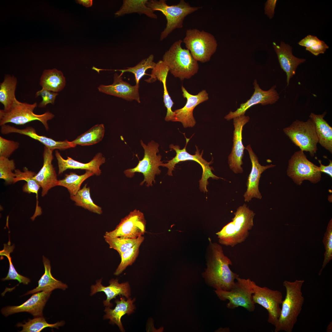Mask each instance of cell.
<instances>
[{
  "mask_svg": "<svg viewBox=\"0 0 332 332\" xmlns=\"http://www.w3.org/2000/svg\"><path fill=\"white\" fill-rule=\"evenodd\" d=\"M211 254L203 274L205 282L216 289L230 290L239 275L231 270L229 266L232 265V262L225 255L220 245L211 243Z\"/></svg>",
  "mask_w": 332,
  "mask_h": 332,
  "instance_id": "1",
  "label": "cell"
},
{
  "mask_svg": "<svg viewBox=\"0 0 332 332\" xmlns=\"http://www.w3.org/2000/svg\"><path fill=\"white\" fill-rule=\"evenodd\" d=\"M304 282V280H298L283 282V285L286 289V294L282 304L278 322L275 326V332H292L304 302V298L302 291Z\"/></svg>",
  "mask_w": 332,
  "mask_h": 332,
  "instance_id": "2",
  "label": "cell"
},
{
  "mask_svg": "<svg viewBox=\"0 0 332 332\" xmlns=\"http://www.w3.org/2000/svg\"><path fill=\"white\" fill-rule=\"evenodd\" d=\"M182 42L181 39L175 42L165 52L162 60L168 66L172 74L183 81L190 78L197 73L199 66L190 51L182 47Z\"/></svg>",
  "mask_w": 332,
  "mask_h": 332,
  "instance_id": "3",
  "label": "cell"
},
{
  "mask_svg": "<svg viewBox=\"0 0 332 332\" xmlns=\"http://www.w3.org/2000/svg\"><path fill=\"white\" fill-rule=\"evenodd\" d=\"M146 5L154 11L161 12L166 17L167 22L165 28L161 33V41L175 29L182 28L185 18L202 8L191 6L184 0H180L177 4L172 5H168L165 0H151L148 1Z\"/></svg>",
  "mask_w": 332,
  "mask_h": 332,
  "instance_id": "4",
  "label": "cell"
},
{
  "mask_svg": "<svg viewBox=\"0 0 332 332\" xmlns=\"http://www.w3.org/2000/svg\"><path fill=\"white\" fill-rule=\"evenodd\" d=\"M37 106L36 102L30 104L21 102L16 99L8 110H0V126L9 123L22 125L32 121H38L42 123L47 131L48 130V121L53 118L54 115L49 111L41 114H36L34 110Z\"/></svg>",
  "mask_w": 332,
  "mask_h": 332,
  "instance_id": "5",
  "label": "cell"
},
{
  "mask_svg": "<svg viewBox=\"0 0 332 332\" xmlns=\"http://www.w3.org/2000/svg\"><path fill=\"white\" fill-rule=\"evenodd\" d=\"M140 144L144 150L143 159L139 160L135 168L126 169L124 173L128 177H132L135 173H141L143 175L144 178L140 184L143 185L145 182L147 186H152V182H155L156 175L161 173L159 167L161 166L163 163L161 160V156L160 154H157L159 152V145L152 140L146 145L141 140Z\"/></svg>",
  "mask_w": 332,
  "mask_h": 332,
  "instance_id": "6",
  "label": "cell"
},
{
  "mask_svg": "<svg viewBox=\"0 0 332 332\" xmlns=\"http://www.w3.org/2000/svg\"><path fill=\"white\" fill-rule=\"evenodd\" d=\"M183 42L194 59L203 63L210 61L217 46L216 40L213 35L194 28L186 30Z\"/></svg>",
  "mask_w": 332,
  "mask_h": 332,
  "instance_id": "7",
  "label": "cell"
},
{
  "mask_svg": "<svg viewBox=\"0 0 332 332\" xmlns=\"http://www.w3.org/2000/svg\"><path fill=\"white\" fill-rule=\"evenodd\" d=\"M237 282L230 290L218 289L214 291L219 298L223 301L228 300L227 307L231 309L239 306L242 307L250 312L254 311L255 303L252 298L254 291L252 281L250 279H246L239 277L236 279Z\"/></svg>",
  "mask_w": 332,
  "mask_h": 332,
  "instance_id": "8",
  "label": "cell"
},
{
  "mask_svg": "<svg viewBox=\"0 0 332 332\" xmlns=\"http://www.w3.org/2000/svg\"><path fill=\"white\" fill-rule=\"evenodd\" d=\"M186 144L184 148L180 149L179 146L171 144L169 148L174 150L176 153V156L172 159L168 161L166 163L162 164L161 166L168 168L167 174L170 176H172V171L174 170L176 165L179 162L186 160H193L198 163L201 166L203 170L202 175L201 179L199 180V186L200 191L204 192H208L207 187L208 184V179L210 178L212 179L218 180L221 178L215 175L212 172L213 168L210 166L212 162H208L202 157L203 150L201 154L198 147L196 146V151L194 155H192L188 153L186 150V146L190 138H188L185 136Z\"/></svg>",
  "mask_w": 332,
  "mask_h": 332,
  "instance_id": "9",
  "label": "cell"
},
{
  "mask_svg": "<svg viewBox=\"0 0 332 332\" xmlns=\"http://www.w3.org/2000/svg\"><path fill=\"white\" fill-rule=\"evenodd\" d=\"M284 133L292 142L303 151L314 156L317 150L318 139L315 125L309 118L306 121L296 120L283 129Z\"/></svg>",
  "mask_w": 332,
  "mask_h": 332,
  "instance_id": "10",
  "label": "cell"
},
{
  "mask_svg": "<svg viewBox=\"0 0 332 332\" xmlns=\"http://www.w3.org/2000/svg\"><path fill=\"white\" fill-rule=\"evenodd\" d=\"M287 172L288 176L298 185L305 180L316 183L321 177L319 167L309 161L301 150L295 152L289 160Z\"/></svg>",
  "mask_w": 332,
  "mask_h": 332,
  "instance_id": "11",
  "label": "cell"
},
{
  "mask_svg": "<svg viewBox=\"0 0 332 332\" xmlns=\"http://www.w3.org/2000/svg\"><path fill=\"white\" fill-rule=\"evenodd\" d=\"M254 291L252 298L254 303L266 309L268 312V322L275 326L277 324L281 310L280 305L283 301L282 293L267 287H261L252 281Z\"/></svg>",
  "mask_w": 332,
  "mask_h": 332,
  "instance_id": "12",
  "label": "cell"
},
{
  "mask_svg": "<svg viewBox=\"0 0 332 332\" xmlns=\"http://www.w3.org/2000/svg\"><path fill=\"white\" fill-rule=\"evenodd\" d=\"M146 222L143 213L135 209L121 219L114 230L106 232L104 237L138 238L145 233Z\"/></svg>",
  "mask_w": 332,
  "mask_h": 332,
  "instance_id": "13",
  "label": "cell"
},
{
  "mask_svg": "<svg viewBox=\"0 0 332 332\" xmlns=\"http://www.w3.org/2000/svg\"><path fill=\"white\" fill-rule=\"evenodd\" d=\"M250 120L248 116L243 115L233 119L234 130L233 144L231 152L228 156V163L230 168L236 174L243 172L241 167L243 164V158L245 147L242 142V131L244 125Z\"/></svg>",
  "mask_w": 332,
  "mask_h": 332,
  "instance_id": "14",
  "label": "cell"
},
{
  "mask_svg": "<svg viewBox=\"0 0 332 332\" xmlns=\"http://www.w3.org/2000/svg\"><path fill=\"white\" fill-rule=\"evenodd\" d=\"M254 92L250 98L246 102L240 104L239 107L234 112L230 111L225 117L227 121H230L234 118L245 115L246 111L252 106L258 104L263 105L275 103L279 97L275 89L276 85L272 86L268 90H264L259 86L256 80L253 83Z\"/></svg>",
  "mask_w": 332,
  "mask_h": 332,
  "instance_id": "15",
  "label": "cell"
},
{
  "mask_svg": "<svg viewBox=\"0 0 332 332\" xmlns=\"http://www.w3.org/2000/svg\"><path fill=\"white\" fill-rule=\"evenodd\" d=\"M181 90L182 95L186 99L187 102L183 107L174 111L175 115L173 121L181 122L184 128L192 127L196 123L193 115V110L198 105L208 99V94L206 90H203L198 94L193 95L189 93L183 86Z\"/></svg>",
  "mask_w": 332,
  "mask_h": 332,
  "instance_id": "16",
  "label": "cell"
},
{
  "mask_svg": "<svg viewBox=\"0 0 332 332\" xmlns=\"http://www.w3.org/2000/svg\"><path fill=\"white\" fill-rule=\"evenodd\" d=\"M249 153L252 164L251 172L246 182V191L243 195L245 202H249L252 198L261 199L262 196L259 189V184L262 173L267 169L274 167L275 165L271 164L266 166L261 165L258 158L252 150L250 144L245 148Z\"/></svg>",
  "mask_w": 332,
  "mask_h": 332,
  "instance_id": "17",
  "label": "cell"
},
{
  "mask_svg": "<svg viewBox=\"0 0 332 332\" xmlns=\"http://www.w3.org/2000/svg\"><path fill=\"white\" fill-rule=\"evenodd\" d=\"M51 292L42 291L34 293L21 305L6 306L2 309L1 312L5 317L22 312H28L35 317L43 316L44 307Z\"/></svg>",
  "mask_w": 332,
  "mask_h": 332,
  "instance_id": "18",
  "label": "cell"
},
{
  "mask_svg": "<svg viewBox=\"0 0 332 332\" xmlns=\"http://www.w3.org/2000/svg\"><path fill=\"white\" fill-rule=\"evenodd\" d=\"M53 151L45 146L43 154V166L33 177L42 188V196L46 195L51 188L58 186V180L52 164L53 159Z\"/></svg>",
  "mask_w": 332,
  "mask_h": 332,
  "instance_id": "19",
  "label": "cell"
},
{
  "mask_svg": "<svg viewBox=\"0 0 332 332\" xmlns=\"http://www.w3.org/2000/svg\"><path fill=\"white\" fill-rule=\"evenodd\" d=\"M139 87V84L132 85L124 81L121 76L115 73L112 84L101 85L98 87V89L100 92L108 95L121 98L128 101L136 100L140 103Z\"/></svg>",
  "mask_w": 332,
  "mask_h": 332,
  "instance_id": "20",
  "label": "cell"
},
{
  "mask_svg": "<svg viewBox=\"0 0 332 332\" xmlns=\"http://www.w3.org/2000/svg\"><path fill=\"white\" fill-rule=\"evenodd\" d=\"M0 132L3 134L14 133L27 136L38 141L45 147L53 150L54 149L63 150L75 147L71 141L67 140L57 141L46 136L39 135L37 133L35 129L32 127L21 129L5 124L1 126Z\"/></svg>",
  "mask_w": 332,
  "mask_h": 332,
  "instance_id": "21",
  "label": "cell"
},
{
  "mask_svg": "<svg viewBox=\"0 0 332 332\" xmlns=\"http://www.w3.org/2000/svg\"><path fill=\"white\" fill-rule=\"evenodd\" d=\"M55 154L57 161L59 175L67 169H80L91 171L94 175L99 176L101 172L100 167L105 161V158L100 152L97 153L90 161L86 163L77 161L69 156L65 159L57 150H55Z\"/></svg>",
  "mask_w": 332,
  "mask_h": 332,
  "instance_id": "22",
  "label": "cell"
},
{
  "mask_svg": "<svg viewBox=\"0 0 332 332\" xmlns=\"http://www.w3.org/2000/svg\"><path fill=\"white\" fill-rule=\"evenodd\" d=\"M234 215L232 220L237 244L244 241L248 236L249 231L254 226L253 219L255 213L244 204L238 208Z\"/></svg>",
  "mask_w": 332,
  "mask_h": 332,
  "instance_id": "23",
  "label": "cell"
},
{
  "mask_svg": "<svg viewBox=\"0 0 332 332\" xmlns=\"http://www.w3.org/2000/svg\"><path fill=\"white\" fill-rule=\"evenodd\" d=\"M281 69L286 73L287 85L290 79L295 73L298 66L304 62L306 59L295 57L292 53V48L288 44L281 42L279 45L273 43Z\"/></svg>",
  "mask_w": 332,
  "mask_h": 332,
  "instance_id": "24",
  "label": "cell"
},
{
  "mask_svg": "<svg viewBox=\"0 0 332 332\" xmlns=\"http://www.w3.org/2000/svg\"><path fill=\"white\" fill-rule=\"evenodd\" d=\"M102 279L97 280L95 285L91 286V295H93L97 292H103L106 294L107 298L103 302L105 306L111 307L113 306L110 301L115 298L118 295H122L128 298L131 295L129 285L128 282L119 283L117 279H111L109 285L105 287L101 284Z\"/></svg>",
  "mask_w": 332,
  "mask_h": 332,
  "instance_id": "25",
  "label": "cell"
},
{
  "mask_svg": "<svg viewBox=\"0 0 332 332\" xmlns=\"http://www.w3.org/2000/svg\"><path fill=\"white\" fill-rule=\"evenodd\" d=\"M43 262L45 268L44 274L38 281V286L35 288L27 291L23 296L34 294L42 291L52 292L57 289L65 290L68 286L65 283L55 279L51 272V266L49 260L43 256Z\"/></svg>",
  "mask_w": 332,
  "mask_h": 332,
  "instance_id": "26",
  "label": "cell"
},
{
  "mask_svg": "<svg viewBox=\"0 0 332 332\" xmlns=\"http://www.w3.org/2000/svg\"><path fill=\"white\" fill-rule=\"evenodd\" d=\"M122 296L121 297L120 300H115L116 305L114 309H111L108 306L105 308V312L106 314L104 315V318L110 319V323L116 324L121 331H124V329L121 321V318L126 314L129 315L133 312L135 307L133 303L135 299L132 300L131 298H129L126 301L124 298Z\"/></svg>",
  "mask_w": 332,
  "mask_h": 332,
  "instance_id": "27",
  "label": "cell"
},
{
  "mask_svg": "<svg viewBox=\"0 0 332 332\" xmlns=\"http://www.w3.org/2000/svg\"><path fill=\"white\" fill-rule=\"evenodd\" d=\"M325 112L321 114L310 113L309 117L314 123L318 139V143L323 147L332 153V128L324 118Z\"/></svg>",
  "mask_w": 332,
  "mask_h": 332,
  "instance_id": "28",
  "label": "cell"
},
{
  "mask_svg": "<svg viewBox=\"0 0 332 332\" xmlns=\"http://www.w3.org/2000/svg\"><path fill=\"white\" fill-rule=\"evenodd\" d=\"M40 84L42 88L57 93L65 87V78L62 72L56 69H45L40 77Z\"/></svg>",
  "mask_w": 332,
  "mask_h": 332,
  "instance_id": "29",
  "label": "cell"
},
{
  "mask_svg": "<svg viewBox=\"0 0 332 332\" xmlns=\"http://www.w3.org/2000/svg\"><path fill=\"white\" fill-rule=\"evenodd\" d=\"M17 80L14 76L7 74L0 84V102L4 106L3 110H8L16 98L15 92Z\"/></svg>",
  "mask_w": 332,
  "mask_h": 332,
  "instance_id": "30",
  "label": "cell"
},
{
  "mask_svg": "<svg viewBox=\"0 0 332 332\" xmlns=\"http://www.w3.org/2000/svg\"><path fill=\"white\" fill-rule=\"evenodd\" d=\"M148 0H124L120 9L114 14L117 17L126 14L137 13L140 14H144L148 17L154 19L157 18L154 11L146 5Z\"/></svg>",
  "mask_w": 332,
  "mask_h": 332,
  "instance_id": "31",
  "label": "cell"
},
{
  "mask_svg": "<svg viewBox=\"0 0 332 332\" xmlns=\"http://www.w3.org/2000/svg\"><path fill=\"white\" fill-rule=\"evenodd\" d=\"M105 128L102 124H96L71 141L76 147L77 145L86 146L96 144L103 139Z\"/></svg>",
  "mask_w": 332,
  "mask_h": 332,
  "instance_id": "32",
  "label": "cell"
},
{
  "mask_svg": "<svg viewBox=\"0 0 332 332\" xmlns=\"http://www.w3.org/2000/svg\"><path fill=\"white\" fill-rule=\"evenodd\" d=\"M94 175L92 172L86 170L83 174L78 175L74 172L66 174L64 178L58 180V186L66 188L69 193L70 196L75 195L80 189L82 184L86 179Z\"/></svg>",
  "mask_w": 332,
  "mask_h": 332,
  "instance_id": "33",
  "label": "cell"
},
{
  "mask_svg": "<svg viewBox=\"0 0 332 332\" xmlns=\"http://www.w3.org/2000/svg\"><path fill=\"white\" fill-rule=\"evenodd\" d=\"M87 185L85 184L75 195L70 196L71 199L74 201L75 204L78 206L93 212L101 214L102 213L101 208L93 202L90 196V188L87 187Z\"/></svg>",
  "mask_w": 332,
  "mask_h": 332,
  "instance_id": "34",
  "label": "cell"
},
{
  "mask_svg": "<svg viewBox=\"0 0 332 332\" xmlns=\"http://www.w3.org/2000/svg\"><path fill=\"white\" fill-rule=\"evenodd\" d=\"M14 172L15 177L14 183L20 180H25L26 183L22 188L23 192L29 193H35L37 197L38 191L41 187L38 183L33 178L36 174L29 171L26 167L23 168V171L17 169H15Z\"/></svg>",
  "mask_w": 332,
  "mask_h": 332,
  "instance_id": "35",
  "label": "cell"
},
{
  "mask_svg": "<svg viewBox=\"0 0 332 332\" xmlns=\"http://www.w3.org/2000/svg\"><path fill=\"white\" fill-rule=\"evenodd\" d=\"M105 241L109 245V248L117 251L120 256L129 248L139 243H142L144 239L141 236L135 238L118 237H104Z\"/></svg>",
  "mask_w": 332,
  "mask_h": 332,
  "instance_id": "36",
  "label": "cell"
},
{
  "mask_svg": "<svg viewBox=\"0 0 332 332\" xmlns=\"http://www.w3.org/2000/svg\"><path fill=\"white\" fill-rule=\"evenodd\" d=\"M24 322L23 324L18 323L16 325L18 327H22L20 332H39L47 327L58 329L59 327L65 324V322L62 321L53 324H49L43 316L36 317L32 319H29L27 322Z\"/></svg>",
  "mask_w": 332,
  "mask_h": 332,
  "instance_id": "37",
  "label": "cell"
},
{
  "mask_svg": "<svg viewBox=\"0 0 332 332\" xmlns=\"http://www.w3.org/2000/svg\"><path fill=\"white\" fill-rule=\"evenodd\" d=\"M4 245L3 249L0 251V255L5 256L7 258L9 263V268L7 275L5 278H2V280L3 281L10 280H17L19 282V284L22 283L25 285H28L30 282V279L18 273L12 262L10 254L13 251L14 245H11L9 239L8 243L4 244Z\"/></svg>",
  "mask_w": 332,
  "mask_h": 332,
  "instance_id": "38",
  "label": "cell"
},
{
  "mask_svg": "<svg viewBox=\"0 0 332 332\" xmlns=\"http://www.w3.org/2000/svg\"><path fill=\"white\" fill-rule=\"evenodd\" d=\"M154 56L153 54L150 55L147 58H145L139 63L137 65L132 67H128L126 69L116 70L121 72V76L125 72H129L133 73L135 76L136 84H139L140 79L145 74L146 71L149 69H152L156 65L153 61Z\"/></svg>",
  "mask_w": 332,
  "mask_h": 332,
  "instance_id": "39",
  "label": "cell"
},
{
  "mask_svg": "<svg viewBox=\"0 0 332 332\" xmlns=\"http://www.w3.org/2000/svg\"><path fill=\"white\" fill-rule=\"evenodd\" d=\"M141 243H138L123 253L120 256L121 262L114 274H121L128 266L131 265L135 261L139 254V248Z\"/></svg>",
  "mask_w": 332,
  "mask_h": 332,
  "instance_id": "40",
  "label": "cell"
},
{
  "mask_svg": "<svg viewBox=\"0 0 332 332\" xmlns=\"http://www.w3.org/2000/svg\"><path fill=\"white\" fill-rule=\"evenodd\" d=\"M15 164L13 160L0 157V178L4 180L7 184L14 183L15 174Z\"/></svg>",
  "mask_w": 332,
  "mask_h": 332,
  "instance_id": "41",
  "label": "cell"
},
{
  "mask_svg": "<svg viewBox=\"0 0 332 332\" xmlns=\"http://www.w3.org/2000/svg\"><path fill=\"white\" fill-rule=\"evenodd\" d=\"M325 249L324 253V259L322 267L320 269L318 275H320L322 272L327 264L332 259V219L329 221L326 231L324 234L322 240Z\"/></svg>",
  "mask_w": 332,
  "mask_h": 332,
  "instance_id": "42",
  "label": "cell"
},
{
  "mask_svg": "<svg viewBox=\"0 0 332 332\" xmlns=\"http://www.w3.org/2000/svg\"><path fill=\"white\" fill-rule=\"evenodd\" d=\"M216 234L219 243L231 247L236 245L234 223L232 221L223 227Z\"/></svg>",
  "mask_w": 332,
  "mask_h": 332,
  "instance_id": "43",
  "label": "cell"
},
{
  "mask_svg": "<svg viewBox=\"0 0 332 332\" xmlns=\"http://www.w3.org/2000/svg\"><path fill=\"white\" fill-rule=\"evenodd\" d=\"M169 69L168 66L162 60H159L152 69L150 77L145 81L148 83H151L157 80L160 82L166 79Z\"/></svg>",
  "mask_w": 332,
  "mask_h": 332,
  "instance_id": "44",
  "label": "cell"
},
{
  "mask_svg": "<svg viewBox=\"0 0 332 332\" xmlns=\"http://www.w3.org/2000/svg\"><path fill=\"white\" fill-rule=\"evenodd\" d=\"M18 142L6 139L0 136V157L8 158L19 146Z\"/></svg>",
  "mask_w": 332,
  "mask_h": 332,
  "instance_id": "45",
  "label": "cell"
},
{
  "mask_svg": "<svg viewBox=\"0 0 332 332\" xmlns=\"http://www.w3.org/2000/svg\"><path fill=\"white\" fill-rule=\"evenodd\" d=\"M58 94L57 93L42 88L41 90L38 91L35 94V97L41 96L42 98V101L38 105L40 108H44L49 104H53L56 96Z\"/></svg>",
  "mask_w": 332,
  "mask_h": 332,
  "instance_id": "46",
  "label": "cell"
},
{
  "mask_svg": "<svg viewBox=\"0 0 332 332\" xmlns=\"http://www.w3.org/2000/svg\"><path fill=\"white\" fill-rule=\"evenodd\" d=\"M329 47L323 41H321L309 47L306 48V50L309 51L315 56L324 53Z\"/></svg>",
  "mask_w": 332,
  "mask_h": 332,
  "instance_id": "47",
  "label": "cell"
},
{
  "mask_svg": "<svg viewBox=\"0 0 332 332\" xmlns=\"http://www.w3.org/2000/svg\"><path fill=\"white\" fill-rule=\"evenodd\" d=\"M321 41L316 36L309 35L301 40L298 44L300 45L309 47Z\"/></svg>",
  "mask_w": 332,
  "mask_h": 332,
  "instance_id": "48",
  "label": "cell"
},
{
  "mask_svg": "<svg viewBox=\"0 0 332 332\" xmlns=\"http://www.w3.org/2000/svg\"><path fill=\"white\" fill-rule=\"evenodd\" d=\"M277 1L276 0H268L265 4V13L270 19L272 18L274 16Z\"/></svg>",
  "mask_w": 332,
  "mask_h": 332,
  "instance_id": "49",
  "label": "cell"
},
{
  "mask_svg": "<svg viewBox=\"0 0 332 332\" xmlns=\"http://www.w3.org/2000/svg\"><path fill=\"white\" fill-rule=\"evenodd\" d=\"M330 163L327 165L325 166L322 164L321 161L320 160H318L320 163L319 168L321 172H324L329 175L331 177H332V161L330 160Z\"/></svg>",
  "mask_w": 332,
  "mask_h": 332,
  "instance_id": "50",
  "label": "cell"
},
{
  "mask_svg": "<svg viewBox=\"0 0 332 332\" xmlns=\"http://www.w3.org/2000/svg\"><path fill=\"white\" fill-rule=\"evenodd\" d=\"M76 1L77 3L82 4L86 7H91L93 5L92 0H77Z\"/></svg>",
  "mask_w": 332,
  "mask_h": 332,
  "instance_id": "51",
  "label": "cell"
},
{
  "mask_svg": "<svg viewBox=\"0 0 332 332\" xmlns=\"http://www.w3.org/2000/svg\"><path fill=\"white\" fill-rule=\"evenodd\" d=\"M327 332L332 331V322H330L328 325L326 330Z\"/></svg>",
  "mask_w": 332,
  "mask_h": 332,
  "instance_id": "52",
  "label": "cell"
}]
</instances>
